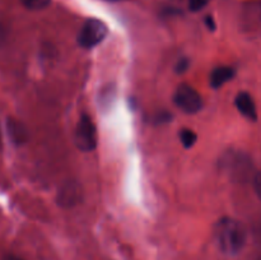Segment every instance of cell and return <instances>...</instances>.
Returning <instances> with one entry per match:
<instances>
[{"label": "cell", "instance_id": "1", "mask_svg": "<svg viewBox=\"0 0 261 260\" xmlns=\"http://www.w3.org/2000/svg\"><path fill=\"white\" fill-rule=\"evenodd\" d=\"M213 237L222 252L227 255H236L246 244V229L237 219L223 217L214 224Z\"/></svg>", "mask_w": 261, "mask_h": 260}, {"label": "cell", "instance_id": "2", "mask_svg": "<svg viewBox=\"0 0 261 260\" xmlns=\"http://www.w3.org/2000/svg\"><path fill=\"white\" fill-rule=\"evenodd\" d=\"M97 140V127L93 120L88 115H82L74 132V143L76 148L82 152H92L96 149Z\"/></svg>", "mask_w": 261, "mask_h": 260}, {"label": "cell", "instance_id": "3", "mask_svg": "<svg viewBox=\"0 0 261 260\" xmlns=\"http://www.w3.org/2000/svg\"><path fill=\"white\" fill-rule=\"evenodd\" d=\"M109 35V27L106 23L97 18H89L86 20L78 36V43L84 48H93L99 45Z\"/></svg>", "mask_w": 261, "mask_h": 260}, {"label": "cell", "instance_id": "4", "mask_svg": "<svg viewBox=\"0 0 261 260\" xmlns=\"http://www.w3.org/2000/svg\"><path fill=\"white\" fill-rule=\"evenodd\" d=\"M173 102L181 111L196 114L203 107V98L195 88L189 84H181L173 93Z\"/></svg>", "mask_w": 261, "mask_h": 260}, {"label": "cell", "instance_id": "5", "mask_svg": "<svg viewBox=\"0 0 261 260\" xmlns=\"http://www.w3.org/2000/svg\"><path fill=\"white\" fill-rule=\"evenodd\" d=\"M222 168L236 180H245L251 172V162L249 158L241 153H228L222 160Z\"/></svg>", "mask_w": 261, "mask_h": 260}, {"label": "cell", "instance_id": "6", "mask_svg": "<svg viewBox=\"0 0 261 260\" xmlns=\"http://www.w3.org/2000/svg\"><path fill=\"white\" fill-rule=\"evenodd\" d=\"M234 105H236L237 110L242 116L246 117L247 120H251V121H256L257 110L251 94L247 93V92H240L234 98Z\"/></svg>", "mask_w": 261, "mask_h": 260}, {"label": "cell", "instance_id": "7", "mask_svg": "<svg viewBox=\"0 0 261 260\" xmlns=\"http://www.w3.org/2000/svg\"><path fill=\"white\" fill-rule=\"evenodd\" d=\"M81 188L78 184L69 183L59 193V204L64 206H73L81 200Z\"/></svg>", "mask_w": 261, "mask_h": 260}, {"label": "cell", "instance_id": "8", "mask_svg": "<svg viewBox=\"0 0 261 260\" xmlns=\"http://www.w3.org/2000/svg\"><path fill=\"white\" fill-rule=\"evenodd\" d=\"M234 76V69L231 66H218L214 68L211 74V86L214 89L221 88L226 83H228Z\"/></svg>", "mask_w": 261, "mask_h": 260}, {"label": "cell", "instance_id": "9", "mask_svg": "<svg viewBox=\"0 0 261 260\" xmlns=\"http://www.w3.org/2000/svg\"><path fill=\"white\" fill-rule=\"evenodd\" d=\"M198 140V135L191 129H181L180 130V142L185 148H191L195 145Z\"/></svg>", "mask_w": 261, "mask_h": 260}, {"label": "cell", "instance_id": "10", "mask_svg": "<svg viewBox=\"0 0 261 260\" xmlns=\"http://www.w3.org/2000/svg\"><path fill=\"white\" fill-rule=\"evenodd\" d=\"M20 3H22L27 9L41 10L45 9L46 7H48L51 0H20Z\"/></svg>", "mask_w": 261, "mask_h": 260}, {"label": "cell", "instance_id": "11", "mask_svg": "<svg viewBox=\"0 0 261 260\" xmlns=\"http://www.w3.org/2000/svg\"><path fill=\"white\" fill-rule=\"evenodd\" d=\"M10 133H12L13 138H14L17 142H20V140L24 139V130L20 129L19 124L17 122H13L12 126H10Z\"/></svg>", "mask_w": 261, "mask_h": 260}, {"label": "cell", "instance_id": "12", "mask_svg": "<svg viewBox=\"0 0 261 260\" xmlns=\"http://www.w3.org/2000/svg\"><path fill=\"white\" fill-rule=\"evenodd\" d=\"M208 2L209 0H189V8L193 12H199L208 4Z\"/></svg>", "mask_w": 261, "mask_h": 260}, {"label": "cell", "instance_id": "13", "mask_svg": "<svg viewBox=\"0 0 261 260\" xmlns=\"http://www.w3.org/2000/svg\"><path fill=\"white\" fill-rule=\"evenodd\" d=\"M254 188L255 191H256V195L259 196V199L261 200V171H259L254 176Z\"/></svg>", "mask_w": 261, "mask_h": 260}, {"label": "cell", "instance_id": "14", "mask_svg": "<svg viewBox=\"0 0 261 260\" xmlns=\"http://www.w3.org/2000/svg\"><path fill=\"white\" fill-rule=\"evenodd\" d=\"M205 24L208 25L209 30H211V31L216 30V23H214L213 17H211V15H206V17H205Z\"/></svg>", "mask_w": 261, "mask_h": 260}, {"label": "cell", "instance_id": "15", "mask_svg": "<svg viewBox=\"0 0 261 260\" xmlns=\"http://www.w3.org/2000/svg\"><path fill=\"white\" fill-rule=\"evenodd\" d=\"M188 60H185V59H182V60H180V63H178V65L176 66V69H177L178 73H182V71L186 70V68H188Z\"/></svg>", "mask_w": 261, "mask_h": 260}, {"label": "cell", "instance_id": "16", "mask_svg": "<svg viewBox=\"0 0 261 260\" xmlns=\"http://www.w3.org/2000/svg\"><path fill=\"white\" fill-rule=\"evenodd\" d=\"M3 260H23V259H20V257L18 256H14V255H7Z\"/></svg>", "mask_w": 261, "mask_h": 260}, {"label": "cell", "instance_id": "17", "mask_svg": "<svg viewBox=\"0 0 261 260\" xmlns=\"http://www.w3.org/2000/svg\"><path fill=\"white\" fill-rule=\"evenodd\" d=\"M260 260H261V259H260Z\"/></svg>", "mask_w": 261, "mask_h": 260}]
</instances>
